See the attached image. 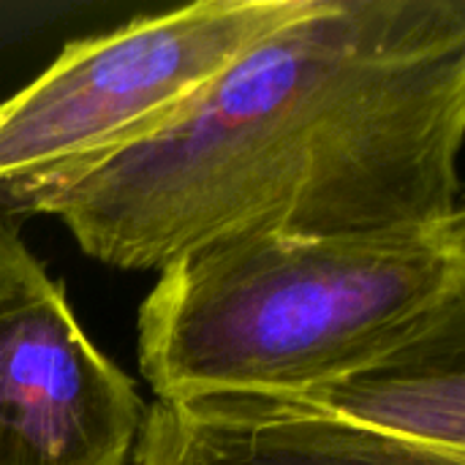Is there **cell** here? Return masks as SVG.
Listing matches in <instances>:
<instances>
[{
    "label": "cell",
    "instance_id": "cell-1",
    "mask_svg": "<svg viewBox=\"0 0 465 465\" xmlns=\"http://www.w3.org/2000/svg\"><path fill=\"white\" fill-rule=\"evenodd\" d=\"M463 134L465 0H311L41 215L144 272L232 237L411 229L463 213Z\"/></svg>",
    "mask_w": 465,
    "mask_h": 465
},
{
    "label": "cell",
    "instance_id": "cell-2",
    "mask_svg": "<svg viewBox=\"0 0 465 465\" xmlns=\"http://www.w3.org/2000/svg\"><path fill=\"white\" fill-rule=\"evenodd\" d=\"M155 401L302 395L463 357L465 213L357 237H232L158 272L136 319Z\"/></svg>",
    "mask_w": 465,
    "mask_h": 465
},
{
    "label": "cell",
    "instance_id": "cell-3",
    "mask_svg": "<svg viewBox=\"0 0 465 465\" xmlns=\"http://www.w3.org/2000/svg\"><path fill=\"white\" fill-rule=\"evenodd\" d=\"M311 0H196L68 41L0 101V213L44 207L158 136L256 41Z\"/></svg>",
    "mask_w": 465,
    "mask_h": 465
},
{
    "label": "cell",
    "instance_id": "cell-4",
    "mask_svg": "<svg viewBox=\"0 0 465 465\" xmlns=\"http://www.w3.org/2000/svg\"><path fill=\"white\" fill-rule=\"evenodd\" d=\"M144 401L0 221V465H131Z\"/></svg>",
    "mask_w": 465,
    "mask_h": 465
},
{
    "label": "cell",
    "instance_id": "cell-5",
    "mask_svg": "<svg viewBox=\"0 0 465 465\" xmlns=\"http://www.w3.org/2000/svg\"><path fill=\"white\" fill-rule=\"evenodd\" d=\"M131 465H465V455L381 436L289 395H210L147 406Z\"/></svg>",
    "mask_w": 465,
    "mask_h": 465
},
{
    "label": "cell",
    "instance_id": "cell-6",
    "mask_svg": "<svg viewBox=\"0 0 465 465\" xmlns=\"http://www.w3.org/2000/svg\"><path fill=\"white\" fill-rule=\"evenodd\" d=\"M289 398L381 436L465 455L463 357L398 362Z\"/></svg>",
    "mask_w": 465,
    "mask_h": 465
},
{
    "label": "cell",
    "instance_id": "cell-7",
    "mask_svg": "<svg viewBox=\"0 0 465 465\" xmlns=\"http://www.w3.org/2000/svg\"><path fill=\"white\" fill-rule=\"evenodd\" d=\"M0 221H3V215H0Z\"/></svg>",
    "mask_w": 465,
    "mask_h": 465
}]
</instances>
